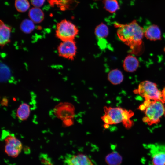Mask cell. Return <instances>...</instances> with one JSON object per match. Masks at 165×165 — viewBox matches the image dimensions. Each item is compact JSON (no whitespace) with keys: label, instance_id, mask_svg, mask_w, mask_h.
<instances>
[{"label":"cell","instance_id":"12","mask_svg":"<svg viewBox=\"0 0 165 165\" xmlns=\"http://www.w3.org/2000/svg\"><path fill=\"white\" fill-rule=\"evenodd\" d=\"M139 66V62L135 56L129 55L125 58L123 64L124 70L126 72H133L135 71Z\"/></svg>","mask_w":165,"mask_h":165},{"label":"cell","instance_id":"7","mask_svg":"<svg viewBox=\"0 0 165 165\" xmlns=\"http://www.w3.org/2000/svg\"><path fill=\"white\" fill-rule=\"evenodd\" d=\"M77 50V46L74 40L62 41L57 48L60 56L71 60L74 59Z\"/></svg>","mask_w":165,"mask_h":165},{"label":"cell","instance_id":"5","mask_svg":"<svg viewBox=\"0 0 165 165\" xmlns=\"http://www.w3.org/2000/svg\"><path fill=\"white\" fill-rule=\"evenodd\" d=\"M55 32L57 37L64 41L74 40L78 33L79 30L71 22L64 19L57 24Z\"/></svg>","mask_w":165,"mask_h":165},{"label":"cell","instance_id":"1","mask_svg":"<svg viewBox=\"0 0 165 165\" xmlns=\"http://www.w3.org/2000/svg\"><path fill=\"white\" fill-rule=\"evenodd\" d=\"M114 25L117 28L118 37L130 47L131 53L140 54L142 50V39L144 35L143 28L135 20L125 24L116 22Z\"/></svg>","mask_w":165,"mask_h":165},{"label":"cell","instance_id":"2","mask_svg":"<svg viewBox=\"0 0 165 165\" xmlns=\"http://www.w3.org/2000/svg\"><path fill=\"white\" fill-rule=\"evenodd\" d=\"M104 110L105 114L101 119L104 123L105 128H107L109 125L122 123L126 128L129 129L133 124L131 118L134 113L130 110L120 107L105 106Z\"/></svg>","mask_w":165,"mask_h":165},{"label":"cell","instance_id":"16","mask_svg":"<svg viewBox=\"0 0 165 165\" xmlns=\"http://www.w3.org/2000/svg\"><path fill=\"white\" fill-rule=\"evenodd\" d=\"M30 111L29 105L26 103H22L17 109L16 115L19 120H24L28 117Z\"/></svg>","mask_w":165,"mask_h":165},{"label":"cell","instance_id":"15","mask_svg":"<svg viewBox=\"0 0 165 165\" xmlns=\"http://www.w3.org/2000/svg\"><path fill=\"white\" fill-rule=\"evenodd\" d=\"M108 79L112 84L117 85L122 82L123 79V75L120 70L117 69H114L108 73Z\"/></svg>","mask_w":165,"mask_h":165},{"label":"cell","instance_id":"13","mask_svg":"<svg viewBox=\"0 0 165 165\" xmlns=\"http://www.w3.org/2000/svg\"><path fill=\"white\" fill-rule=\"evenodd\" d=\"M144 35L147 39L151 41H156L161 39V31L156 25L150 26L145 30Z\"/></svg>","mask_w":165,"mask_h":165},{"label":"cell","instance_id":"18","mask_svg":"<svg viewBox=\"0 0 165 165\" xmlns=\"http://www.w3.org/2000/svg\"><path fill=\"white\" fill-rule=\"evenodd\" d=\"M108 33V29L107 26L103 23H101L97 25L95 30V35L98 39L106 38Z\"/></svg>","mask_w":165,"mask_h":165},{"label":"cell","instance_id":"21","mask_svg":"<svg viewBox=\"0 0 165 165\" xmlns=\"http://www.w3.org/2000/svg\"><path fill=\"white\" fill-rule=\"evenodd\" d=\"M15 6L18 12L23 13L29 9L30 5L28 0H15Z\"/></svg>","mask_w":165,"mask_h":165},{"label":"cell","instance_id":"22","mask_svg":"<svg viewBox=\"0 0 165 165\" xmlns=\"http://www.w3.org/2000/svg\"><path fill=\"white\" fill-rule=\"evenodd\" d=\"M45 0H30L32 5L34 7H40L42 6Z\"/></svg>","mask_w":165,"mask_h":165},{"label":"cell","instance_id":"17","mask_svg":"<svg viewBox=\"0 0 165 165\" xmlns=\"http://www.w3.org/2000/svg\"><path fill=\"white\" fill-rule=\"evenodd\" d=\"M122 160L120 155L115 152L108 154L105 157V161L108 165H119Z\"/></svg>","mask_w":165,"mask_h":165},{"label":"cell","instance_id":"8","mask_svg":"<svg viewBox=\"0 0 165 165\" xmlns=\"http://www.w3.org/2000/svg\"><path fill=\"white\" fill-rule=\"evenodd\" d=\"M148 147L153 165H165V145L150 144Z\"/></svg>","mask_w":165,"mask_h":165},{"label":"cell","instance_id":"24","mask_svg":"<svg viewBox=\"0 0 165 165\" xmlns=\"http://www.w3.org/2000/svg\"><path fill=\"white\" fill-rule=\"evenodd\" d=\"M7 101V100H5V101ZM4 102H4L3 103H2V104L4 103Z\"/></svg>","mask_w":165,"mask_h":165},{"label":"cell","instance_id":"6","mask_svg":"<svg viewBox=\"0 0 165 165\" xmlns=\"http://www.w3.org/2000/svg\"><path fill=\"white\" fill-rule=\"evenodd\" d=\"M2 138L4 139L6 153L9 156L15 158L20 153L22 148L21 141L12 134L4 130Z\"/></svg>","mask_w":165,"mask_h":165},{"label":"cell","instance_id":"10","mask_svg":"<svg viewBox=\"0 0 165 165\" xmlns=\"http://www.w3.org/2000/svg\"><path fill=\"white\" fill-rule=\"evenodd\" d=\"M66 162L68 165H94L87 156L82 154L71 156Z\"/></svg>","mask_w":165,"mask_h":165},{"label":"cell","instance_id":"20","mask_svg":"<svg viewBox=\"0 0 165 165\" xmlns=\"http://www.w3.org/2000/svg\"><path fill=\"white\" fill-rule=\"evenodd\" d=\"M103 2L105 9L110 13H115L119 8L117 0H104Z\"/></svg>","mask_w":165,"mask_h":165},{"label":"cell","instance_id":"3","mask_svg":"<svg viewBox=\"0 0 165 165\" xmlns=\"http://www.w3.org/2000/svg\"><path fill=\"white\" fill-rule=\"evenodd\" d=\"M164 103L160 101L145 100L138 108L144 112L143 121L149 125L159 123L162 117H165V105Z\"/></svg>","mask_w":165,"mask_h":165},{"label":"cell","instance_id":"19","mask_svg":"<svg viewBox=\"0 0 165 165\" xmlns=\"http://www.w3.org/2000/svg\"><path fill=\"white\" fill-rule=\"evenodd\" d=\"M34 23L30 19L24 20L20 24V28L22 32L26 34H29L34 29Z\"/></svg>","mask_w":165,"mask_h":165},{"label":"cell","instance_id":"9","mask_svg":"<svg viewBox=\"0 0 165 165\" xmlns=\"http://www.w3.org/2000/svg\"><path fill=\"white\" fill-rule=\"evenodd\" d=\"M59 107V115L63 121L73 120L75 115V108L74 106L69 103L61 104Z\"/></svg>","mask_w":165,"mask_h":165},{"label":"cell","instance_id":"11","mask_svg":"<svg viewBox=\"0 0 165 165\" xmlns=\"http://www.w3.org/2000/svg\"><path fill=\"white\" fill-rule=\"evenodd\" d=\"M11 28L5 24L1 20L0 21V45L2 48L10 42Z\"/></svg>","mask_w":165,"mask_h":165},{"label":"cell","instance_id":"4","mask_svg":"<svg viewBox=\"0 0 165 165\" xmlns=\"http://www.w3.org/2000/svg\"><path fill=\"white\" fill-rule=\"evenodd\" d=\"M134 92L144 98L145 100L160 101L165 103L162 91L159 90L156 84L151 81L146 80L142 82Z\"/></svg>","mask_w":165,"mask_h":165},{"label":"cell","instance_id":"23","mask_svg":"<svg viewBox=\"0 0 165 165\" xmlns=\"http://www.w3.org/2000/svg\"><path fill=\"white\" fill-rule=\"evenodd\" d=\"M162 94L163 101L165 102V87L162 91Z\"/></svg>","mask_w":165,"mask_h":165},{"label":"cell","instance_id":"14","mask_svg":"<svg viewBox=\"0 0 165 165\" xmlns=\"http://www.w3.org/2000/svg\"><path fill=\"white\" fill-rule=\"evenodd\" d=\"M30 19L34 23H39L44 20V14L42 10L39 7H34L31 9L28 12Z\"/></svg>","mask_w":165,"mask_h":165}]
</instances>
